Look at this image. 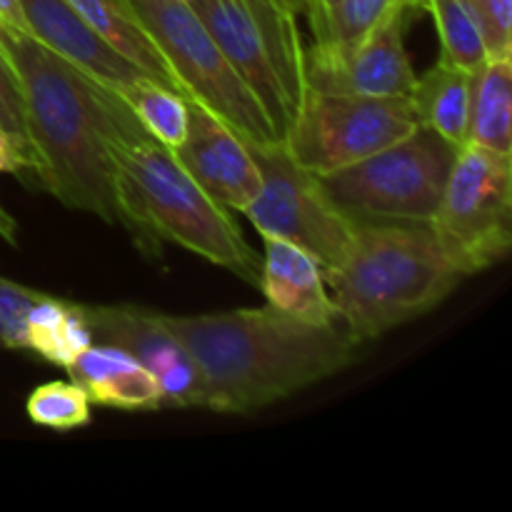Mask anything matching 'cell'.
Wrapping results in <instances>:
<instances>
[{
	"instance_id": "obj_1",
	"label": "cell",
	"mask_w": 512,
	"mask_h": 512,
	"mask_svg": "<svg viewBox=\"0 0 512 512\" xmlns=\"http://www.w3.org/2000/svg\"><path fill=\"white\" fill-rule=\"evenodd\" d=\"M0 50L23 88L40 183L68 208L128 233L110 135L133 115L130 105L118 90L85 75L33 35L0 25Z\"/></svg>"
},
{
	"instance_id": "obj_2",
	"label": "cell",
	"mask_w": 512,
	"mask_h": 512,
	"mask_svg": "<svg viewBox=\"0 0 512 512\" xmlns=\"http://www.w3.org/2000/svg\"><path fill=\"white\" fill-rule=\"evenodd\" d=\"M198 368L205 408L248 415L340 373L358 360L360 340L340 323H305L278 313L230 310L158 313Z\"/></svg>"
},
{
	"instance_id": "obj_3",
	"label": "cell",
	"mask_w": 512,
	"mask_h": 512,
	"mask_svg": "<svg viewBox=\"0 0 512 512\" xmlns=\"http://www.w3.org/2000/svg\"><path fill=\"white\" fill-rule=\"evenodd\" d=\"M120 203L128 235L140 253L160 258L165 240L230 270L245 283H260V255L253 253L238 223L215 203L170 148L140 125L135 113L110 135Z\"/></svg>"
},
{
	"instance_id": "obj_4",
	"label": "cell",
	"mask_w": 512,
	"mask_h": 512,
	"mask_svg": "<svg viewBox=\"0 0 512 512\" xmlns=\"http://www.w3.org/2000/svg\"><path fill=\"white\" fill-rule=\"evenodd\" d=\"M465 275L450 263L430 223L360 220L325 283L338 320L360 343L438 308Z\"/></svg>"
},
{
	"instance_id": "obj_5",
	"label": "cell",
	"mask_w": 512,
	"mask_h": 512,
	"mask_svg": "<svg viewBox=\"0 0 512 512\" xmlns=\"http://www.w3.org/2000/svg\"><path fill=\"white\" fill-rule=\"evenodd\" d=\"M185 98L218 115L245 143H283L268 110L230 65L200 15L183 0H123Z\"/></svg>"
},
{
	"instance_id": "obj_6",
	"label": "cell",
	"mask_w": 512,
	"mask_h": 512,
	"mask_svg": "<svg viewBox=\"0 0 512 512\" xmlns=\"http://www.w3.org/2000/svg\"><path fill=\"white\" fill-rule=\"evenodd\" d=\"M458 150L443 135L418 125L388 148L320 175V183L330 200L355 220L430 223Z\"/></svg>"
},
{
	"instance_id": "obj_7",
	"label": "cell",
	"mask_w": 512,
	"mask_h": 512,
	"mask_svg": "<svg viewBox=\"0 0 512 512\" xmlns=\"http://www.w3.org/2000/svg\"><path fill=\"white\" fill-rule=\"evenodd\" d=\"M430 228L463 275L503 260L512 245V155L460 148Z\"/></svg>"
},
{
	"instance_id": "obj_8",
	"label": "cell",
	"mask_w": 512,
	"mask_h": 512,
	"mask_svg": "<svg viewBox=\"0 0 512 512\" xmlns=\"http://www.w3.org/2000/svg\"><path fill=\"white\" fill-rule=\"evenodd\" d=\"M418 125L408 95L370 98L305 88L283 145L295 163L328 175L388 148Z\"/></svg>"
},
{
	"instance_id": "obj_9",
	"label": "cell",
	"mask_w": 512,
	"mask_h": 512,
	"mask_svg": "<svg viewBox=\"0 0 512 512\" xmlns=\"http://www.w3.org/2000/svg\"><path fill=\"white\" fill-rule=\"evenodd\" d=\"M260 170V193L243 210L260 235L285 238L330 270L348 250L360 220L350 218L325 193L320 175L290 158L283 143H248Z\"/></svg>"
},
{
	"instance_id": "obj_10",
	"label": "cell",
	"mask_w": 512,
	"mask_h": 512,
	"mask_svg": "<svg viewBox=\"0 0 512 512\" xmlns=\"http://www.w3.org/2000/svg\"><path fill=\"white\" fill-rule=\"evenodd\" d=\"M418 13L413 5L390 10L360 43L348 50L305 48L303 83L320 93L395 98L408 95L415 85V70L405 48V30Z\"/></svg>"
},
{
	"instance_id": "obj_11",
	"label": "cell",
	"mask_w": 512,
	"mask_h": 512,
	"mask_svg": "<svg viewBox=\"0 0 512 512\" xmlns=\"http://www.w3.org/2000/svg\"><path fill=\"white\" fill-rule=\"evenodd\" d=\"M93 343L133 355L163 390V408H205V390L188 350L158 313L138 305H83Z\"/></svg>"
},
{
	"instance_id": "obj_12",
	"label": "cell",
	"mask_w": 512,
	"mask_h": 512,
	"mask_svg": "<svg viewBox=\"0 0 512 512\" xmlns=\"http://www.w3.org/2000/svg\"><path fill=\"white\" fill-rule=\"evenodd\" d=\"M170 153L225 210L243 213L260 193V170L248 143L198 100L188 98V130Z\"/></svg>"
},
{
	"instance_id": "obj_13",
	"label": "cell",
	"mask_w": 512,
	"mask_h": 512,
	"mask_svg": "<svg viewBox=\"0 0 512 512\" xmlns=\"http://www.w3.org/2000/svg\"><path fill=\"white\" fill-rule=\"evenodd\" d=\"M190 8L200 15L230 65L238 70L245 85L268 110L270 120L278 130V138L283 140L298 103L290 95L288 85L275 65L273 53L250 13L248 3L245 0H195L190 3Z\"/></svg>"
},
{
	"instance_id": "obj_14",
	"label": "cell",
	"mask_w": 512,
	"mask_h": 512,
	"mask_svg": "<svg viewBox=\"0 0 512 512\" xmlns=\"http://www.w3.org/2000/svg\"><path fill=\"white\" fill-rule=\"evenodd\" d=\"M25 28L40 45L108 88L123 90L150 78L133 60L95 33L65 0H18Z\"/></svg>"
},
{
	"instance_id": "obj_15",
	"label": "cell",
	"mask_w": 512,
	"mask_h": 512,
	"mask_svg": "<svg viewBox=\"0 0 512 512\" xmlns=\"http://www.w3.org/2000/svg\"><path fill=\"white\" fill-rule=\"evenodd\" d=\"M260 283L265 300L278 313L305 323H338V310L328 293L318 260L285 238L263 235Z\"/></svg>"
},
{
	"instance_id": "obj_16",
	"label": "cell",
	"mask_w": 512,
	"mask_h": 512,
	"mask_svg": "<svg viewBox=\"0 0 512 512\" xmlns=\"http://www.w3.org/2000/svg\"><path fill=\"white\" fill-rule=\"evenodd\" d=\"M65 370L70 380L83 388L90 403L118 410H160V383L125 350L108 343H90L75 355Z\"/></svg>"
},
{
	"instance_id": "obj_17",
	"label": "cell",
	"mask_w": 512,
	"mask_h": 512,
	"mask_svg": "<svg viewBox=\"0 0 512 512\" xmlns=\"http://www.w3.org/2000/svg\"><path fill=\"white\" fill-rule=\"evenodd\" d=\"M470 95L473 73L438 60V65H433L423 78H415L408 98L420 125L443 135L455 148H465L470 128Z\"/></svg>"
},
{
	"instance_id": "obj_18",
	"label": "cell",
	"mask_w": 512,
	"mask_h": 512,
	"mask_svg": "<svg viewBox=\"0 0 512 512\" xmlns=\"http://www.w3.org/2000/svg\"><path fill=\"white\" fill-rule=\"evenodd\" d=\"M468 145L512 155V58H488L473 73Z\"/></svg>"
},
{
	"instance_id": "obj_19",
	"label": "cell",
	"mask_w": 512,
	"mask_h": 512,
	"mask_svg": "<svg viewBox=\"0 0 512 512\" xmlns=\"http://www.w3.org/2000/svg\"><path fill=\"white\" fill-rule=\"evenodd\" d=\"M90 28L98 35H103L110 45H113L118 53H123L125 58L133 60L140 70L150 75L158 83L168 85V88L183 90L175 83L173 73L165 65L163 55L158 53V48L153 45V40L145 35V30L140 28L138 20L130 15V10L125 8L123 0H65Z\"/></svg>"
},
{
	"instance_id": "obj_20",
	"label": "cell",
	"mask_w": 512,
	"mask_h": 512,
	"mask_svg": "<svg viewBox=\"0 0 512 512\" xmlns=\"http://www.w3.org/2000/svg\"><path fill=\"white\" fill-rule=\"evenodd\" d=\"M93 343V333L83 315V305L40 293L28 320V353L48 363L65 365Z\"/></svg>"
},
{
	"instance_id": "obj_21",
	"label": "cell",
	"mask_w": 512,
	"mask_h": 512,
	"mask_svg": "<svg viewBox=\"0 0 512 512\" xmlns=\"http://www.w3.org/2000/svg\"><path fill=\"white\" fill-rule=\"evenodd\" d=\"M145 130L165 148H178L188 130V98L153 78L118 90Z\"/></svg>"
},
{
	"instance_id": "obj_22",
	"label": "cell",
	"mask_w": 512,
	"mask_h": 512,
	"mask_svg": "<svg viewBox=\"0 0 512 512\" xmlns=\"http://www.w3.org/2000/svg\"><path fill=\"white\" fill-rule=\"evenodd\" d=\"M423 10H428L438 25L440 60L470 73L488 60L483 33L465 0H425Z\"/></svg>"
},
{
	"instance_id": "obj_23",
	"label": "cell",
	"mask_w": 512,
	"mask_h": 512,
	"mask_svg": "<svg viewBox=\"0 0 512 512\" xmlns=\"http://www.w3.org/2000/svg\"><path fill=\"white\" fill-rule=\"evenodd\" d=\"M400 5H413V8L423 10V0H338L315 45L328 50L353 48L390 10L400 8Z\"/></svg>"
},
{
	"instance_id": "obj_24",
	"label": "cell",
	"mask_w": 512,
	"mask_h": 512,
	"mask_svg": "<svg viewBox=\"0 0 512 512\" xmlns=\"http://www.w3.org/2000/svg\"><path fill=\"white\" fill-rule=\"evenodd\" d=\"M0 138L13 150L20 178L25 173H33L38 178L40 160L33 140H30L23 88H20L18 75H15L13 65L5 58L3 50H0Z\"/></svg>"
},
{
	"instance_id": "obj_25",
	"label": "cell",
	"mask_w": 512,
	"mask_h": 512,
	"mask_svg": "<svg viewBox=\"0 0 512 512\" xmlns=\"http://www.w3.org/2000/svg\"><path fill=\"white\" fill-rule=\"evenodd\" d=\"M25 413L35 425L50 430L83 428L93 418L88 395L73 380H53L35 388L25 400Z\"/></svg>"
},
{
	"instance_id": "obj_26",
	"label": "cell",
	"mask_w": 512,
	"mask_h": 512,
	"mask_svg": "<svg viewBox=\"0 0 512 512\" xmlns=\"http://www.w3.org/2000/svg\"><path fill=\"white\" fill-rule=\"evenodd\" d=\"M38 298L40 290L0 278V348L28 350V320Z\"/></svg>"
},
{
	"instance_id": "obj_27",
	"label": "cell",
	"mask_w": 512,
	"mask_h": 512,
	"mask_svg": "<svg viewBox=\"0 0 512 512\" xmlns=\"http://www.w3.org/2000/svg\"><path fill=\"white\" fill-rule=\"evenodd\" d=\"M483 33L488 58H512V0H465Z\"/></svg>"
},
{
	"instance_id": "obj_28",
	"label": "cell",
	"mask_w": 512,
	"mask_h": 512,
	"mask_svg": "<svg viewBox=\"0 0 512 512\" xmlns=\"http://www.w3.org/2000/svg\"><path fill=\"white\" fill-rule=\"evenodd\" d=\"M335 5H338V0H308V3H305V13H308L310 28H313L315 40L323 35L325 23H328V15L333 13Z\"/></svg>"
},
{
	"instance_id": "obj_29",
	"label": "cell",
	"mask_w": 512,
	"mask_h": 512,
	"mask_svg": "<svg viewBox=\"0 0 512 512\" xmlns=\"http://www.w3.org/2000/svg\"><path fill=\"white\" fill-rule=\"evenodd\" d=\"M0 25L8 30H18V33H28L18 0H0Z\"/></svg>"
},
{
	"instance_id": "obj_30",
	"label": "cell",
	"mask_w": 512,
	"mask_h": 512,
	"mask_svg": "<svg viewBox=\"0 0 512 512\" xmlns=\"http://www.w3.org/2000/svg\"><path fill=\"white\" fill-rule=\"evenodd\" d=\"M0 238L8 240V243L15 245V238H18V223L13 220V215L5 213V208L0 205Z\"/></svg>"
},
{
	"instance_id": "obj_31",
	"label": "cell",
	"mask_w": 512,
	"mask_h": 512,
	"mask_svg": "<svg viewBox=\"0 0 512 512\" xmlns=\"http://www.w3.org/2000/svg\"><path fill=\"white\" fill-rule=\"evenodd\" d=\"M0 173L20 175V168H18V163H15L13 150H10V145L5 143L3 138H0Z\"/></svg>"
},
{
	"instance_id": "obj_32",
	"label": "cell",
	"mask_w": 512,
	"mask_h": 512,
	"mask_svg": "<svg viewBox=\"0 0 512 512\" xmlns=\"http://www.w3.org/2000/svg\"><path fill=\"white\" fill-rule=\"evenodd\" d=\"M270 3L290 18H298L300 13H305V0H270Z\"/></svg>"
},
{
	"instance_id": "obj_33",
	"label": "cell",
	"mask_w": 512,
	"mask_h": 512,
	"mask_svg": "<svg viewBox=\"0 0 512 512\" xmlns=\"http://www.w3.org/2000/svg\"><path fill=\"white\" fill-rule=\"evenodd\" d=\"M183 3H188V5H190V3H195V0H183Z\"/></svg>"
},
{
	"instance_id": "obj_34",
	"label": "cell",
	"mask_w": 512,
	"mask_h": 512,
	"mask_svg": "<svg viewBox=\"0 0 512 512\" xmlns=\"http://www.w3.org/2000/svg\"><path fill=\"white\" fill-rule=\"evenodd\" d=\"M423 5H425V0H423Z\"/></svg>"
},
{
	"instance_id": "obj_35",
	"label": "cell",
	"mask_w": 512,
	"mask_h": 512,
	"mask_svg": "<svg viewBox=\"0 0 512 512\" xmlns=\"http://www.w3.org/2000/svg\"><path fill=\"white\" fill-rule=\"evenodd\" d=\"M305 3H308V0H305Z\"/></svg>"
}]
</instances>
